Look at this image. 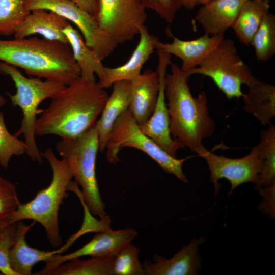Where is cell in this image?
I'll return each mask as SVG.
<instances>
[{
	"instance_id": "cell-19",
	"label": "cell",
	"mask_w": 275,
	"mask_h": 275,
	"mask_svg": "<svg viewBox=\"0 0 275 275\" xmlns=\"http://www.w3.org/2000/svg\"><path fill=\"white\" fill-rule=\"evenodd\" d=\"M69 24L67 19L57 13L36 9L30 12L14 36L15 38L20 39L39 34L49 40L68 44L63 30Z\"/></svg>"
},
{
	"instance_id": "cell-10",
	"label": "cell",
	"mask_w": 275,
	"mask_h": 275,
	"mask_svg": "<svg viewBox=\"0 0 275 275\" xmlns=\"http://www.w3.org/2000/svg\"><path fill=\"white\" fill-rule=\"evenodd\" d=\"M95 19L117 43L134 39L147 15L140 0H97Z\"/></svg>"
},
{
	"instance_id": "cell-6",
	"label": "cell",
	"mask_w": 275,
	"mask_h": 275,
	"mask_svg": "<svg viewBox=\"0 0 275 275\" xmlns=\"http://www.w3.org/2000/svg\"><path fill=\"white\" fill-rule=\"evenodd\" d=\"M0 72L9 76L13 81L16 92L7 93L14 106L19 107L22 113V118L19 129L14 134L18 137L23 135L27 146L26 154L33 162L41 164L43 158L35 139V124L40 103L45 99L51 98L66 86L64 84L42 80L35 77H26L13 65L0 62Z\"/></svg>"
},
{
	"instance_id": "cell-38",
	"label": "cell",
	"mask_w": 275,
	"mask_h": 275,
	"mask_svg": "<svg viewBox=\"0 0 275 275\" xmlns=\"http://www.w3.org/2000/svg\"><path fill=\"white\" fill-rule=\"evenodd\" d=\"M6 103L5 98L0 94V108L3 107Z\"/></svg>"
},
{
	"instance_id": "cell-4",
	"label": "cell",
	"mask_w": 275,
	"mask_h": 275,
	"mask_svg": "<svg viewBox=\"0 0 275 275\" xmlns=\"http://www.w3.org/2000/svg\"><path fill=\"white\" fill-rule=\"evenodd\" d=\"M98 133L95 125L82 134L71 139H61L56 144L58 153L64 158L75 180L69 190L76 193L89 211L101 220L107 216L99 189L95 167L99 150Z\"/></svg>"
},
{
	"instance_id": "cell-30",
	"label": "cell",
	"mask_w": 275,
	"mask_h": 275,
	"mask_svg": "<svg viewBox=\"0 0 275 275\" xmlns=\"http://www.w3.org/2000/svg\"><path fill=\"white\" fill-rule=\"evenodd\" d=\"M27 146L24 141L19 140L8 131L3 113L0 111V165L6 169L13 156L26 153Z\"/></svg>"
},
{
	"instance_id": "cell-40",
	"label": "cell",
	"mask_w": 275,
	"mask_h": 275,
	"mask_svg": "<svg viewBox=\"0 0 275 275\" xmlns=\"http://www.w3.org/2000/svg\"></svg>"
},
{
	"instance_id": "cell-12",
	"label": "cell",
	"mask_w": 275,
	"mask_h": 275,
	"mask_svg": "<svg viewBox=\"0 0 275 275\" xmlns=\"http://www.w3.org/2000/svg\"><path fill=\"white\" fill-rule=\"evenodd\" d=\"M158 56L157 72L159 79L158 97L154 111L144 124L139 126L141 130L151 138L161 149L173 157L185 146L174 139L170 130V118L164 93L165 77L168 66L171 64L172 55L156 50Z\"/></svg>"
},
{
	"instance_id": "cell-8",
	"label": "cell",
	"mask_w": 275,
	"mask_h": 275,
	"mask_svg": "<svg viewBox=\"0 0 275 275\" xmlns=\"http://www.w3.org/2000/svg\"><path fill=\"white\" fill-rule=\"evenodd\" d=\"M186 72L189 76L210 78L229 99L242 97V85L254 77L238 54L234 42L225 38L198 66Z\"/></svg>"
},
{
	"instance_id": "cell-24",
	"label": "cell",
	"mask_w": 275,
	"mask_h": 275,
	"mask_svg": "<svg viewBox=\"0 0 275 275\" xmlns=\"http://www.w3.org/2000/svg\"><path fill=\"white\" fill-rule=\"evenodd\" d=\"M269 0H247L232 28L242 44L249 46L263 19L269 13Z\"/></svg>"
},
{
	"instance_id": "cell-16",
	"label": "cell",
	"mask_w": 275,
	"mask_h": 275,
	"mask_svg": "<svg viewBox=\"0 0 275 275\" xmlns=\"http://www.w3.org/2000/svg\"><path fill=\"white\" fill-rule=\"evenodd\" d=\"M204 241L202 237L193 239L170 259L154 254L153 262L146 260L142 263L146 275H195L200 269L201 260L198 246Z\"/></svg>"
},
{
	"instance_id": "cell-2",
	"label": "cell",
	"mask_w": 275,
	"mask_h": 275,
	"mask_svg": "<svg viewBox=\"0 0 275 275\" xmlns=\"http://www.w3.org/2000/svg\"><path fill=\"white\" fill-rule=\"evenodd\" d=\"M0 60L31 77L65 86L80 76L69 44L44 38L0 39Z\"/></svg>"
},
{
	"instance_id": "cell-9",
	"label": "cell",
	"mask_w": 275,
	"mask_h": 275,
	"mask_svg": "<svg viewBox=\"0 0 275 275\" xmlns=\"http://www.w3.org/2000/svg\"><path fill=\"white\" fill-rule=\"evenodd\" d=\"M24 5L29 12L36 9L51 11L74 24L86 44L97 53L102 61L118 45L101 29L94 15L71 0H24Z\"/></svg>"
},
{
	"instance_id": "cell-22",
	"label": "cell",
	"mask_w": 275,
	"mask_h": 275,
	"mask_svg": "<svg viewBox=\"0 0 275 275\" xmlns=\"http://www.w3.org/2000/svg\"><path fill=\"white\" fill-rule=\"evenodd\" d=\"M243 94L244 110L263 125L269 124L275 116V87L254 77Z\"/></svg>"
},
{
	"instance_id": "cell-39",
	"label": "cell",
	"mask_w": 275,
	"mask_h": 275,
	"mask_svg": "<svg viewBox=\"0 0 275 275\" xmlns=\"http://www.w3.org/2000/svg\"><path fill=\"white\" fill-rule=\"evenodd\" d=\"M8 223L9 222L8 220L0 221V232L3 227Z\"/></svg>"
},
{
	"instance_id": "cell-20",
	"label": "cell",
	"mask_w": 275,
	"mask_h": 275,
	"mask_svg": "<svg viewBox=\"0 0 275 275\" xmlns=\"http://www.w3.org/2000/svg\"><path fill=\"white\" fill-rule=\"evenodd\" d=\"M33 221L29 225L22 221L17 222L14 243L10 253V263L17 275H31L33 266L39 262L48 261L54 255L60 254L59 249L44 251L30 246L25 236L34 225Z\"/></svg>"
},
{
	"instance_id": "cell-5",
	"label": "cell",
	"mask_w": 275,
	"mask_h": 275,
	"mask_svg": "<svg viewBox=\"0 0 275 275\" xmlns=\"http://www.w3.org/2000/svg\"><path fill=\"white\" fill-rule=\"evenodd\" d=\"M43 158L49 163L52 172L49 185L39 190L34 199L19 204L10 216L9 223L23 220L39 223L44 228L48 241L54 248L61 246L62 239L59 223L60 206L68 197V186L73 178L66 160L58 159L51 148L41 152Z\"/></svg>"
},
{
	"instance_id": "cell-7",
	"label": "cell",
	"mask_w": 275,
	"mask_h": 275,
	"mask_svg": "<svg viewBox=\"0 0 275 275\" xmlns=\"http://www.w3.org/2000/svg\"><path fill=\"white\" fill-rule=\"evenodd\" d=\"M124 147L140 150L155 161L166 173L172 174L185 183L188 179L183 172L182 166L187 158L178 159L161 149L141 130L129 109L116 120L108 139L106 157L110 163L120 161L118 154Z\"/></svg>"
},
{
	"instance_id": "cell-26",
	"label": "cell",
	"mask_w": 275,
	"mask_h": 275,
	"mask_svg": "<svg viewBox=\"0 0 275 275\" xmlns=\"http://www.w3.org/2000/svg\"><path fill=\"white\" fill-rule=\"evenodd\" d=\"M264 164L255 183L256 187L270 185L275 183V126L270 125L260 133L258 144Z\"/></svg>"
},
{
	"instance_id": "cell-1",
	"label": "cell",
	"mask_w": 275,
	"mask_h": 275,
	"mask_svg": "<svg viewBox=\"0 0 275 275\" xmlns=\"http://www.w3.org/2000/svg\"><path fill=\"white\" fill-rule=\"evenodd\" d=\"M108 96L98 82L77 78L51 98L41 110L35 132L37 136L54 135L71 139L94 126Z\"/></svg>"
},
{
	"instance_id": "cell-18",
	"label": "cell",
	"mask_w": 275,
	"mask_h": 275,
	"mask_svg": "<svg viewBox=\"0 0 275 275\" xmlns=\"http://www.w3.org/2000/svg\"><path fill=\"white\" fill-rule=\"evenodd\" d=\"M247 0H215L202 5L196 19L205 34H223L232 28L239 11Z\"/></svg>"
},
{
	"instance_id": "cell-35",
	"label": "cell",
	"mask_w": 275,
	"mask_h": 275,
	"mask_svg": "<svg viewBox=\"0 0 275 275\" xmlns=\"http://www.w3.org/2000/svg\"><path fill=\"white\" fill-rule=\"evenodd\" d=\"M79 7L90 14L95 15L97 6V0H71Z\"/></svg>"
},
{
	"instance_id": "cell-11",
	"label": "cell",
	"mask_w": 275,
	"mask_h": 275,
	"mask_svg": "<svg viewBox=\"0 0 275 275\" xmlns=\"http://www.w3.org/2000/svg\"><path fill=\"white\" fill-rule=\"evenodd\" d=\"M194 152L206 160L215 194L220 188L218 180L222 178L227 179L231 183L230 194L243 183H255L264 164V159L258 144L254 146L248 155L239 158L217 155L208 150L202 143L195 149Z\"/></svg>"
},
{
	"instance_id": "cell-14",
	"label": "cell",
	"mask_w": 275,
	"mask_h": 275,
	"mask_svg": "<svg viewBox=\"0 0 275 275\" xmlns=\"http://www.w3.org/2000/svg\"><path fill=\"white\" fill-rule=\"evenodd\" d=\"M166 34L172 38V42L164 43L159 40L156 50L179 58L182 61L180 68L185 72L198 66L224 38L223 34L211 36L205 33L198 38L183 40L174 36L170 30H166Z\"/></svg>"
},
{
	"instance_id": "cell-23",
	"label": "cell",
	"mask_w": 275,
	"mask_h": 275,
	"mask_svg": "<svg viewBox=\"0 0 275 275\" xmlns=\"http://www.w3.org/2000/svg\"><path fill=\"white\" fill-rule=\"evenodd\" d=\"M63 33L79 68L80 77L90 81H96L95 75L100 78L105 66L97 53L86 44L80 32L70 23L63 30Z\"/></svg>"
},
{
	"instance_id": "cell-25",
	"label": "cell",
	"mask_w": 275,
	"mask_h": 275,
	"mask_svg": "<svg viewBox=\"0 0 275 275\" xmlns=\"http://www.w3.org/2000/svg\"><path fill=\"white\" fill-rule=\"evenodd\" d=\"M113 258L93 256L87 260L76 258L47 271L44 275H112Z\"/></svg>"
},
{
	"instance_id": "cell-32",
	"label": "cell",
	"mask_w": 275,
	"mask_h": 275,
	"mask_svg": "<svg viewBox=\"0 0 275 275\" xmlns=\"http://www.w3.org/2000/svg\"><path fill=\"white\" fill-rule=\"evenodd\" d=\"M20 203L16 185L0 175V221L8 220Z\"/></svg>"
},
{
	"instance_id": "cell-15",
	"label": "cell",
	"mask_w": 275,
	"mask_h": 275,
	"mask_svg": "<svg viewBox=\"0 0 275 275\" xmlns=\"http://www.w3.org/2000/svg\"><path fill=\"white\" fill-rule=\"evenodd\" d=\"M140 40L128 60L114 68L105 67L98 83L105 89L121 80L131 81L140 74L142 69L156 50L158 38L149 33L145 25L139 29Z\"/></svg>"
},
{
	"instance_id": "cell-27",
	"label": "cell",
	"mask_w": 275,
	"mask_h": 275,
	"mask_svg": "<svg viewBox=\"0 0 275 275\" xmlns=\"http://www.w3.org/2000/svg\"><path fill=\"white\" fill-rule=\"evenodd\" d=\"M258 61L265 62L275 54V16L268 13L251 40Z\"/></svg>"
},
{
	"instance_id": "cell-37",
	"label": "cell",
	"mask_w": 275,
	"mask_h": 275,
	"mask_svg": "<svg viewBox=\"0 0 275 275\" xmlns=\"http://www.w3.org/2000/svg\"><path fill=\"white\" fill-rule=\"evenodd\" d=\"M213 1L215 0H197V5H203Z\"/></svg>"
},
{
	"instance_id": "cell-34",
	"label": "cell",
	"mask_w": 275,
	"mask_h": 275,
	"mask_svg": "<svg viewBox=\"0 0 275 275\" xmlns=\"http://www.w3.org/2000/svg\"><path fill=\"white\" fill-rule=\"evenodd\" d=\"M263 197L260 208L271 218L274 217L275 183L265 187L257 188Z\"/></svg>"
},
{
	"instance_id": "cell-3",
	"label": "cell",
	"mask_w": 275,
	"mask_h": 275,
	"mask_svg": "<svg viewBox=\"0 0 275 275\" xmlns=\"http://www.w3.org/2000/svg\"><path fill=\"white\" fill-rule=\"evenodd\" d=\"M166 73L164 93L172 138L192 151L215 131L214 121L209 115L206 94L193 96L188 80L190 77L176 63H171Z\"/></svg>"
},
{
	"instance_id": "cell-17",
	"label": "cell",
	"mask_w": 275,
	"mask_h": 275,
	"mask_svg": "<svg viewBox=\"0 0 275 275\" xmlns=\"http://www.w3.org/2000/svg\"><path fill=\"white\" fill-rule=\"evenodd\" d=\"M158 90L157 71L146 70L130 81L128 109L139 126L147 122L152 114Z\"/></svg>"
},
{
	"instance_id": "cell-13",
	"label": "cell",
	"mask_w": 275,
	"mask_h": 275,
	"mask_svg": "<svg viewBox=\"0 0 275 275\" xmlns=\"http://www.w3.org/2000/svg\"><path fill=\"white\" fill-rule=\"evenodd\" d=\"M138 236L132 228L114 230L108 228L98 231L87 244L76 251L65 255H54L45 266L35 275H44L48 270L71 259L82 256L114 257L126 244L132 242Z\"/></svg>"
},
{
	"instance_id": "cell-36",
	"label": "cell",
	"mask_w": 275,
	"mask_h": 275,
	"mask_svg": "<svg viewBox=\"0 0 275 275\" xmlns=\"http://www.w3.org/2000/svg\"><path fill=\"white\" fill-rule=\"evenodd\" d=\"M182 7L186 10H193L197 5V0H180Z\"/></svg>"
},
{
	"instance_id": "cell-21",
	"label": "cell",
	"mask_w": 275,
	"mask_h": 275,
	"mask_svg": "<svg viewBox=\"0 0 275 275\" xmlns=\"http://www.w3.org/2000/svg\"><path fill=\"white\" fill-rule=\"evenodd\" d=\"M111 95L97 120L95 126L98 133L99 150L103 152L113 127L119 117L128 109L130 81L121 80L114 83Z\"/></svg>"
},
{
	"instance_id": "cell-31",
	"label": "cell",
	"mask_w": 275,
	"mask_h": 275,
	"mask_svg": "<svg viewBox=\"0 0 275 275\" xmlns=\"http://www.w3.org/2000/svg\"><path fill=\"white\" fill-rule=\"evenodd\" d=\"M17 223H8L0 232V272L4 275H17L10 263V253L15 239Z\"/></svg>"
},
{
	"instance_id": "cell-33",
	"label": "cell",
	"mask_w": 275,
	"mask_h": 275,
	"mask_svg": "<svg viewBox=\"0 0 275 275\" xmlns=\"http://www.w3.org/2000/svg\"><path fill=\"white\" fill-rule=\"evenodd\" d=\"M146 9L154 11L168 23H172L181 8L180 0H140Z\"/></svg>"
},
{
	"instance_id": "cell-28",
	"label": "cell",
	"mask_w": 275,
	"mask_h": 275,
	"mask_svg": "<svg viewBox=\"0 0 275 275\" xmlns=\"http://www.w3.org/2000/svg\"><path fill=\"white\" fill-rule=\"evenodd\" d=\"M24 0H0V34L14 35L30 12L24 8Z\"/></svg>"
},
{
	"instance_id": "cell-29",
	"label": "cell",
	"mask_w": 275,
	"mask_h": 275,
	"mask_svg": "<svg viewBox=\"0 0 275 275\" xmlns=\"http://www.w3.org/2000/svg\"><path fill=\"white\" fill-rule=\"evenodd\" d=\"M140 249L132 242L123 247L114 257L112 275H144L145 272L139 260Z\"/></svg>"
}]
</instances>
